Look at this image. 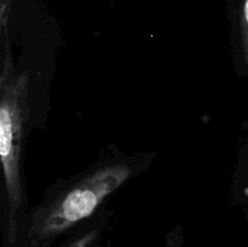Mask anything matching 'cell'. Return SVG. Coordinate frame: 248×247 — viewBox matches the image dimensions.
Masks as SVG:
<instances>
[{
	"mask_svg": "<svg viewBox=\"0 0 248 247\" xmlns=\"http://www.w3.org/2000/svg\"><path fill=\"white\" fill-rule=\"evenodd\" d=\"M132 173L133 170L128 165L118 162L97 167L84 174L35 211L28 230L27 247H40L90 217Z\"/></svg>",
	"mask_w": 248,
	"mask_h": 247,
	"instance_id": "cell-1",
	"label": "cell"
},
{
	"mask_svg": "<svg viewBox=\"0 0 248 247\" xmlns=\"http://www.w3.org/2000/svg\"><path fill=\"white\" fill-rule=\"evenodd\" d=\"M4 52L0 75V159L6 189L9 239L14 241L17 216L24 202L21 161L24 126L29 116V74L27 70L17 74L7 44Z\"/></svg>",
	"mask_w": 248,
	"mask_h": 247,
	"instance_id": "cell-2",
	"label": "cell"
},
{
	"mask_svg": "<svg viewBox=\"0 0 248 247\" xmlns=\"http://www.w3.org/2000/svg\"><path fill=\"white\" fill-rule=\"evenodd\" d=\"M240 40L245 63L248 65V0H242L240 12Z\"/></svg>",
	"mask_w": 248,
	"mask_h": 247,
	"instance_id": "cell-3",
	"label": "cell"
},
{
	"mask_svg": "<svg viewBox=\"0 0 248 247\" xmlns=\"http://www.w3.org/2000/svg\"><path fill=\"white\" fill-rule=\"evenodd\" d=\"M96 232H89V234H85L84 236L78 239L74 244H72L70 247H90V245L92 244V241H93L94 237H96Z\"/></svg>",
	"mask_w": 248,
	"mask_h": 247,
	"instance_id": "cell-4",
	"label": "cell"
},
{
	"mask_svg": "<svg viewBox=\"0 0 248 247\" xmlns=\"http://www.w3.org/2000/svg\"><path fill=\"white\" fill-rule=\"evenodd\" d=\"M245 193H246V195L248 196V188H246V190H245Z\"/></svg>",
	"mask_w": 248,
	"mask_h": 247,
	"instance_id": "cell-5",
	"label": "cell"
}]
</instances>
